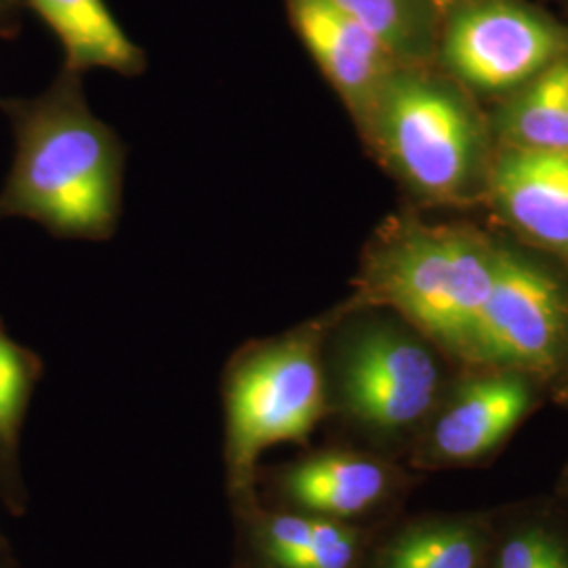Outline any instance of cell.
Here are the masks:
<instances>
[{"label":"cell","mask_w":568,"mask_h":568,"mask_svg":"<svg viewBox=\"0 0 568 568\" xmlns=\"http://www.w3.org/2000/svg\"><path fill=\"white\" fill-rule=\"evenodd\" d=\"M82 77L61 65L39 95L0 98L16 142L0 222L21 217L61 241L105 243L121 222L126 150L89 108Z\"/></svg>","instance_id":"1"},{"label":"cell","mask_w":568,"mask_h":568,"mask_svg":"<svg viewBox=\"0 0 568 568\" xmlns=\"http://www.w3.org/2000/svg\"><path fill=\"white\" fill-rule=\"evenodd\" d=\"M493 283V255L447 236L396 232L366 267L373 300L405 314L436 339L469 349Z\"/></svg>","instance_id":"2"},{"label":"cell","mask_w":568,"mask_h":568,"mask_svg":"<svg viewBox=\"0 0 568 568\" xmlns=\"http://www.w3.org/2000/svg\"><path fill=\"white\" fill-rule=\"evenodd\" d=\"M323 373L314 331L248 345L225 377L227 445L239 483L276 443L302 440L323 415Z\"/></svg>","instance_id":"3"},{"label":"cell","mask_w":568,"mask_h":568,"mask_svg":"<svg viewBox=\"0 0 568 568\" xmlns=\"http://www.w3.org/2000/svg\"><path fill=\"white\" fill-rule=\"evenodd\" d=\"M363 124L384 161L415 190L443 196L466 182L474 154L466 112L410 65L387 79Z\"/></svg>","instance_id":"4"},{"label":"cell","mask_w":568,"mask_h":568,"mask_svg":"<svg viewBox=\"0 0 568 568\" xmlns=\"http://www.w3.org/2000/svg\"><path fill=\"white\" fill-rule=\"evenodd\" d=\"M565 32L516 0H471L448 13L443 55L483 89H506L548 70L565 49Z\"/></svg>","instance_id":"5"},{"label":"cell","mask_w":568,"mask_h":568,"mask_svg":"<svg viewBox=\"0 0 568 568\" xmlns=\"http://www.w3.org/2000/svg\"><path fill=\"white\" fill-rule=\"evenodd\" d=\"M339 384L347 410L368 426L398 429L426 413L438 368L426 347L392 326H366L345 345Z\"/></svg>","instance_id":"6"},{"label":"cell","mask_w":568,"mask_h":568,"mask_svg":"<svg viewBox=\"0 0 568 568\" xmlns=\"http://www.w3.org/2000/svg\"><path fill=\"white\" fill-rule=\"evenodd\" d=\"M562 331L565 305L554 281L508 253L493 255V283L467 352L541 368L554 363Z\"/></svg>","instance_id":"7"},{"label":"cell","mask_w":568,"mask_h":568,"mask_svg":"<svg viewBox=\"0 0 568 568\" xmlns=\"http://www.w3.org/2000/svg\"><path fill=\"white\" fill-rule=\"evenodd\" d=\"M293 30L326 81L363 121L387 79L403 65L384 42L328 0H284Z\"/></svg>","instance_id":"8"},{"label":"cell","mask_w":568,"mask_h":568,"mask_svg":"<svg viewBox=\"0 0 568 568\" xmlns=\"http://www.w3.org/2000/svg\"><path fill=\"white\" fill-rule=\"evenodd\" d=\"M504 211L537 241L568 248V150L518 148L493 173Z\"/></svg>","instance_id":"9"},{"label":"cell","mask_w":568,"mask_h":568,"mask_svg":"<svg viewBox=\"0 0 568 568\" xmlns=\"http://www.w3.org/2000/svg\"><path fill=\"white\" fill-rule=\"evenodd\" d=\"M23 4L61 42L63 68L79 74L102 68L124 79L145 72V51L126 37L103 0H23Z\"/></svg>","instance_id":"10"},{"label":"cell","mask_w":568,"mask_h":568,"mask_svg":"<svg viewBox=\"0 0 568 568\" xmlns=\"http://www.w3.org/2000/svg\"><path fill=\"white\" fill-rule=\"evenodd\" d=\"M528 389L518 377L497 375L462 389L434 429L436 448L448 459H471L501 443L520 422Z\"/></svg>","instance_id":"11"},{"label":"cell","mask_w":568,"mask_h":568,"mask_svg":"<svg viewBox=\"0 0 568 568\" xmlns=\"http://www.w3.org/2000/svg\"><path fill=\"white\" fill-rule=\"evenodd\" d=\"M284 487L304 508L349 516L371 508L382 497L386 471L361 457L325 455L293 467Z\"/></svg>","instance_id":"12"},{"label":"cell","mask_w":568,"mask_h":568,"mask_svg":"<svg viewBox=\"0 0 568 568\" xmlns=\"http://www.w3.org/2000/svg\"><path fill=\"white\" fill-rule=\"evenodd\" d=\"M365 26L403 65L422 60L434 42L438 11L432 0H328Z\"/></svg>","instance_id":"13"},{"label":"cell","mask_w":568,"mask_h":568,"mask_svg":"<svg viewBox=\"0 0 568 568\" xmlns=\"http://www.w3.org/2000/svg\"><path fill=\"white\" fill-rule=\"evenodd\" d=\"M511 129L525 148L568 150V63L544 70L518 103Z\"/></svg>","instance_id":"14"},{"label":"cell","mask_w":568,"mask_h":568,"mask_svg":"<svg viewBox=\"0 0 568 568\" xmlns=\"http://www.w3.org/2000/svg\"><path fill=\"white\" fill-rule=\"evenodd\" d=\"M386 568H478V548L466 530H415L389 548Z\"/></svg>","instance_id":"15"},{"label":"cell","mask_w":568,"mask_h":568,"mask_svg":"<svg viewBox=\"0 0 568 568\" xmlns=\"http://www.w3.org/2000/svg\"><path fill=\"white\" fill-rule=\"evenodd\" d=\"M34 377L37 363L0 326V436H9L20 422Z\"/></svg>","instance_id":"16"},{"label":"cell","mask_w":568,"mask_h":568,"mask_svg":"<svg viewBox=\"0 0 568 568\" xmlns=\"http://www.w3.org/2000/svg\"><path fill=\"white\" fill-rule=\"evenodd\" d=\"M356 558L354 530L331 520H316L304 556L293 568H349Z\"/></svg>","instance_id":"17"},{"label":"cell","mask_w":568,"mask_h":568,"mask_svg":"<svg viewBox=\"0 0 568 568\" xmlns=\"http://www.w3.org/2000/svg\"><path fill=\"white\" fill-rule=\"evenodd\" d=\"M314 518L304 516H274L265 528V551L278 568H293L312 539Z\"/></svg>","instance_id":"18"},{"label":"cell","mask_w":568,"mask_h":568,"mask_svg":"<svg viewBox=\"0 0 568 568\" xmlns=\"http://www.w3.org/2000/svg\"><path fill=\"white\" fill-rule=\"evenodd\" d=\"M497 568H568V558L548 535L532 530L506 544Z\"/></svg>","instance_id":"19"},{"label":"cell","mask_w":568,"mask_h":568,"mask_svg":"<svg viewBox=\"0 0 568 568\" xmlns=\"http://www.w3.org/2000/svg\"><path fill=\"white\" fill-rule=\"evenodd\" d=\"M23 0H0V41H13L23 23Z\"/></svg>","instance_id":"20"},{"label":"cell","mask_w":568,"mask_h":568,"mask_svg":"<svg viewBox=\"0 0 568 568\" xmlns=\"http://www.w3.org/2000/svg\"><path fill=\"white\" fill-rule=\"evenodd\" d=\"M466 2H471V0H432V4L438 11V16H447L453 9H457V7L466 4Z\"/></svg>","instance_id":"21"}]
</instances>
